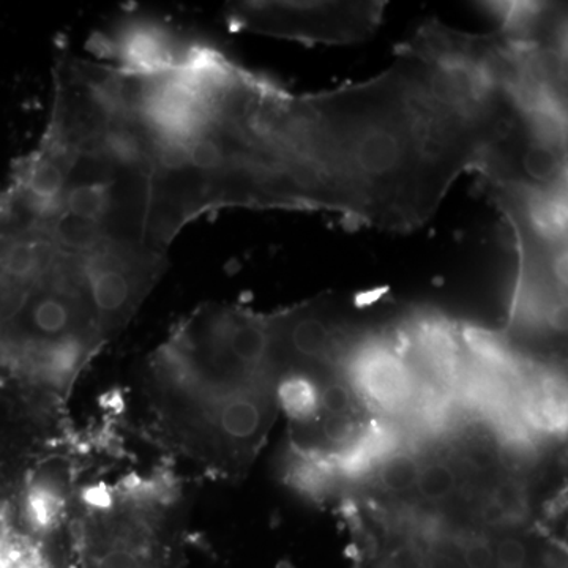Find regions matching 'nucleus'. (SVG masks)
Masks as SVG:
<instances>
[{"mask_svg":"<svg viewBox=\"0 0 568 568\" xmlns=\"http://www.w3.org/2000/svg\"><path fill=\"white\" fill-rule=\"evenodd\" d=\"M168 257L104 242L69 213L0 194V377L37 405L78 377L130 324Z\"/></svg>","mask_w":568,"mask_h":568,"instance_id":"f257e3e1","label":"nucleus"},{"mask_svg":"<svg viewBox=\"0 0 568 568\" xmlns=\"http://www.w3.org/2000/svg\"><path fill=\"white\" fill-rule=\"evenodd\" d=\"M168 446L224 478H241L280 413L278 383L242 375L170 334L145 375Z\"/></svg>","mask_w":568,"mask_h":568,"instance_id":"f03ea898","label":"nucleus"},{"mask_svg":"<svg viewBox=\"0 0 568 568\" xmlns=\"http://www.w3.org/2000/svg\"><path fill=\"white\" fill-rule=\"evenodd\" d=\"M74 545L80 568H175L181 495L159 478L91 487L78 499Z\"/></svg>","mask_w":568,"mask_h":568,"instance_id":"7ed1b4c3","label":"nucleus"},{"mask_svg":"<svg viewBox=\"0 0 568 568\" xmlns=\"http://www.w3.org/2000/svg\"><path fill=\"white\" fill-rule=\"evenodd\" d=\"M386 2H234L224 17L235 32L313 44L368 40L383 22Z\"/></svg>","mask_w":568,"mask_h":568,"instance_id":"20e7f679","label":"nucleus"},{"mask_svg":"<svg viewBox=\"0 0 568 568\" xmlns=\"http://www.w3.org/2000/svg\"><path fill=\"white\" fill-rule=\"evenodd\" d=\"M67 484L61 478L37 477L26 496L28 525L37 532L54 528L67 508Z\"/></svg>","mask_w":568,"mask_h":568,"instance_id":"39448f33","label":"nucleus"},{"mask_svg":"<svg viewBox=\"0 0 568 568\" xmlns=\"http://www.w3.org/2000/svg\"><path fill=\"white\" fill-rule=\"evenodd\" d=\"M462 488L457 467L444 459L422 463L414 491L428 504L447 503Z\"/></svg>","mask_w":568,"mask_h":568,"instance_id":"423d86ee","label":"nucleus"},{"mask_svg":"<svg viewBox=\"0 0 568 568\" xmlns=\"http://www.w3.org/2000/svg\"><path fill=\"white\" fill-rule=\"evenodd\" d=\"M420 466L422 463H418L413 455H390L377 467V487L387 495H405L414 491Z\"/></svg>","mask_w":568,"mask_h":568,"instance_id":"0eeeda50","label":"nucleus"},{"mask_svg":"<svg viewBox=\"0 0 568 568\" xmlns=\"http://www.w3.org/2000/svg\"><path fill=\"white\" fill-rule=\"evenodd\" d=\"M528 547L518 537H504L496 544L495 567L525 568L528 564Z\"/></svg>","mask_w":568,"mask_h":568,"instance_id":"6e6552de","label":"nucleus"},{"mask_svg":"<svg viewBox=\"0 0 568 568\" xmlns=\"http://www.w3.org/2000/svg\"><path fill=\"white\" fill-rule=\"evenodd\" d=\"M17 541H14L13 523L9 503L0 495V568H11L17 555Z\"/></svg>","mask_w":568,"mask_h":568,"instance_id":"1a4fd4ad","label":"nucleus"},{"mask_svg":"<svg viewBox=\"0 0 568 568\" xmlns=\"http://www.w3.org/2000/svg\"><path fill=\"white\" fill-rule=\"evenodd\" d=\"M466 568H495V548L484 540H474L463 549Z\"/></svg>","mask_w":568,"mask_h":568,"instance_id":"9d476101","label":"nucleus"},{"mask_svg":"<svg viewBox=\"0 0 568 568\" xmlns=\"http://www.w3.org/2000/svg\"><path fill=\"white\" fill-rule=\"evenodd\" d=\"M481 521L487 526H500L508 518V514L504 510V507L493 497L489 499L480 511Z\"/></svg>","mask_w":568,"mask_h":568,"instance_id":"9b49d317","label":"nucleus"}]
</instances>
